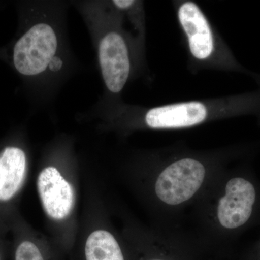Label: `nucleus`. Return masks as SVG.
Wrapping results in <instances>:
<instances>
[{
    "label": "nucleus",
    "mask_w": 260,
    "mask_h": 260,
    "mask_svg": "<svg viewBox=\"0 0 260 260\" xmlns=\"http://www.w3.org/2000/svg\"><path fill=\"white\" fill-rule=\"evenodd\" d=\"M222 173L218 158L183 153L158 159L127 177L155 227L174 231L183 212L194 206Z\"/></svg>",
    "instance_id": "nucleus-1"
},
{
    "label": "nucleus",
    "mask_w": 260,
    "mask_h": 260,
    "mask_svg": "<svg viewBox=\"0 0 260 260\" xmlns=\"http://www.w3.org/2000/svg\"><path fill=\"white\" fill-rule=\"evenodd\" d=\"M36 186L49 237L58 247L75 245L79 230V177L70 164L51 162L38 172Z\"/></svg>",
    "instance_id": "nucleus-2"
},
{
    "label": "nucleus",
    "mask_w": 260,
    "mask_h": 260,
    "mask_svg": "<svg viewBox=\"0 0 260 260\" xmlns=\"http://www.w3.org/2000/svg\"><path fill=\"white\" fill-rule=\"evenodd\" d=\"M256 202L254 184L222 173L194 205L201 235L221 239L250 220Z\"/></svg>",
    "instance_id": "nucleus-3"
},
{
    "label": "nucleus",
    "mask_w": 260,
    "mask_h": 260,
    "mask_svg": "<svg viewBox=\"0 0 260 260\" xmlns=\"http://www.w3.org/2000/svg\"><path fill=\"white\" fill-rule=\"evenodd\" d=\"M29 165L23 149L7 146L0 151V235L6 237L18 215V203L27 180Z\"/></svg>",
    "instance_id": "nucleus-4"
},
{
    "label": "nucleus",
    "mask_w": 260,
    "mask_h": 260,
    "mask_svg": "<svg viewBox=\"0 0 260 260\" xmlns=\"http://www.w3.org/2000/svg\"><path fill=\"white\" fill-rule=\"evenodd\" d=\"M57 50V37L51 25H34L15 44L13 61L22 75L34 76L43 73Z\"/></svg>",
    "instance_id": "nucleus-5"
},
{
    "label": "nucleus",
    "mask_w": 260,
    "mask_h": 260,
    "mask_svg": "<svg viewBox=\"0 0 260 260\" xmlns=\"http://www.w3.org/2000/svg\"><path fill=\"white\" fill-rule=\"evenodd\" d=\"M99 63L108 90L119 93L125 86L130 73L129 51L120 34H106L99 44Z\"/></svg>",
    "instance_id": "nucleus-6"
},
{
    "label": "nucleus",
    "mask_w": 260,
    "mask_h": 260,
    "mask_svg": "<svg viewBox=\"0 0 260 260\" xmlns=\"http://www.w3.org/2000/svg\"><path fill=\"white\" fill-rule=\"evenodd\" d=\"M209 116V109L204 103L181 102L150 109L144 123L153 129H184L203 124Z\"/></svg>",
    "instance_id": "nucleus-7"
},
{
    "label": "nucleus",
    "mask_w": 260,
    "mask_h": 260,
    "mask_svg": "<svg viewBox=\"0 0 260 260\" xmlns=\"http://www.w3.org/2000/svg\"><path fill=\"white\" fill-rule=\"evenodd\" d=\"M177 15L191 55L199 61L208 60L215 51V38L203 12L198 5L188 1L180 5Z\"/></svg>",
    "instance_id": "nucleus-8"
},
{
    "label": "nucleus",
    "mask_w": 260,
    "mask_h": 260,
    "mask_svg": "<svg viewBox=\"0 0 260 260\" xmlns=\"http://www.w3.org/2000/svg\"><path fill=\"white\" fill-rule=\"evenodd\" d=\"M15 260H47V254L56 245L48 235L34 229L19 213L11 231Z\"/></svg>",
    "instance_id": "nucleus-9"
},
{
    "label": "nucleus",
    "mask_w": 260,
    "mask_h": 260,
    "mask_svg": "<svg viewBox=\"0 0 260 260\" xmlns=\"http://www.w3.org/2000/svg\"><path fill=\"white\" fill-rule=\"evenodd\" d=\"M135 2L132 0H116L113 3L116 8L120 10H127L134 5Z\"/></svg>",
    "instance_id": "nucleus-10"
},
{
    "label": "nucleus",
    "mask_w": 260,
    "mask_h": 260,
    "mask_svg": "<svg viewBox=\"0 0 260 260\" xmlns=\"http://www.w3.org/2000/svg\"><path fill=\"white\" fill-rule=\"evenodd\" d=\"M61 65H62V61L61 59L54 56L49 66L50 67V69L52 70L53 71H57V70L60 69Z\"/></svg>",
    "instance_id": "nucleus-11"
},
{
    "label": "nucleus",
    "mask_w": 260,
    "mask_h": 260,
    "mask_svg": "<svg viewBox=\"0 0 260 260\" xmlns=\"http://www.w3.org/2000/svg\"><path fill=\"white\" fill-rule=\"evenodd\" d=\"M5 237L0 235V260H2V248H3V241Z\"/></svg>",
    "instance_id": "nucleus-12"
},
{
    "label": "nucleus",
    "mask_w": 260,
    "mask_h": 260,
    "mask_svg": "<svg viewBox=\"0 0 260 260\" xmlns=\"http://www.w3.org/2000/svg\"><path fill=\"white\" fill-rule=\"evenodd\" d=\"M145 260H169L167 259H164L162 257H149L148 259H145Z\"/></svg>",
    "instance_id": "nucleus-13"
}]
</instances>
